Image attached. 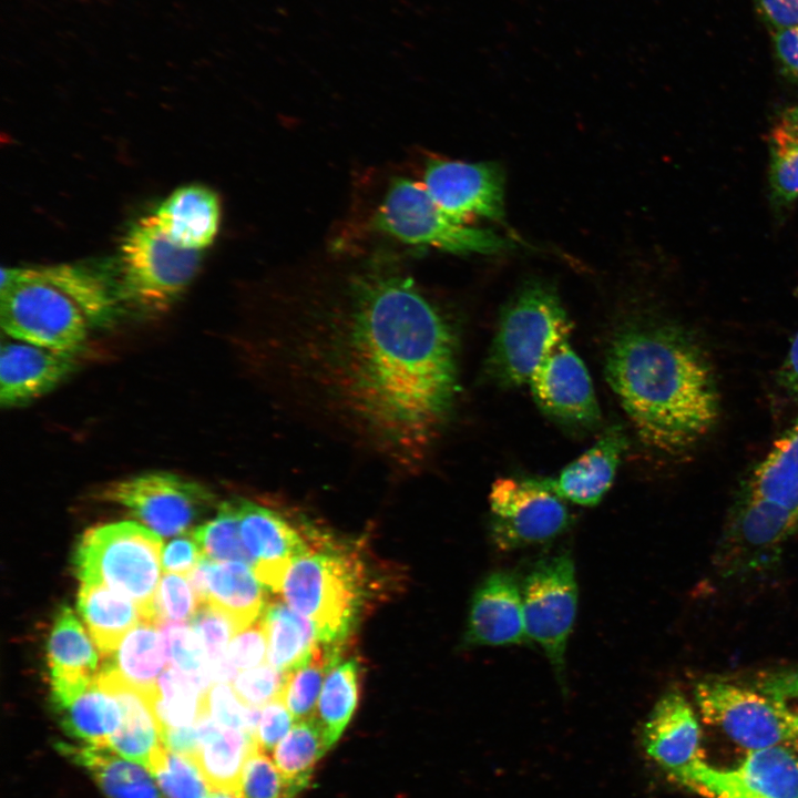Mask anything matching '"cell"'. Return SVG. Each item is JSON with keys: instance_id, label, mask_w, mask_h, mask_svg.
Returning <instances> with one entry per match:
<instances>
[{"instance_id": "6da1fadb", "label": "cell", "mask_w": 798, "mask_h": 798, "mask_svg": "<svg viewBox=\"0 0 798 798\" xmlns=\"http://www.w3.org/2000/svg\"><path fill=\"white\" fill-rule=\"evenodd\" d=\"M275 362L294 387L391 461L418 462L457 392V342L415 282L374 262L329 306L275 335Z\"/></svg>"}, {"instance_id": "7a4b0ae2", "label": "cell", "mask_w": 798, "mask_h": 798, "mask_svg": "<svg viewBox=\"0 0 798 798\" xmlns=\"http://www.w3.org/2000/svg\"><path fill=\"white\" fill-rule=\"evenodd\" d=\"M605 376L642 441L658 451L690 449L717 421L709 357L673 323L640 321L621 329L607 349Z\"/></svg>"}, {"instance_id": "3957f363", "label": "cell", "mask_w": 798, "mask_h": 798, "mask_svg": "<svg viewBox=\"0 0 798 798\" xmlns=\"http://www.w3.org/2000/svg\"><path fill=\"white\" fill-rule=\"evenodd\" d=\"M116 285L85 266L60 264L2 268L0 325L9 337L73 355L90 324L111 319Z\"/></svg>"}, {"instance_id": "277c9868", "label": "cell", "mask_w": 798, "mask_h": 798, "mask_svg": "<svg viewBox=\"0 0 798 798\" xmlns=\"http://www.w3.org/2000/svg\"><path fill=\"white\" fill-rule=\"evenodd\" d=\"M160 534L132 521L89 529L73 554L81 584L101 583L132 600L143 621L156 625L154 600L162 566Z\"/></svg>"}, {"instance_id": "5b68a950", "label": "cell", "mask_w": 798, "mask_h": 798, "mask_svg": "<svg viewBox=\"0 0 798 798\" xmlns=\"http://www.w3.org/2000/svg\"><path fill=\"white\" fill-rule=\"evenodd\" d=\"M278 592L316 625L323 643L341 646L362 605V569L341 551L309 550L290 563Z\"/></svg>"}, {"instance_id": "8992f818", "label": "cell", "mask_w": 798, "mask_h": 798, "mask_svg": "<svg viewBox=\"0 0 798 798\" xmlns=\"http://www.w3.org/2000/svg\"><path fill=\"white\" fill-rule=\"evenodd\" d=\"M570 332L556 291L541 282L523 285L501 313L485 362L488 377L501 387L528 385L552 344Z\"/></svg>"}, {"instance_id": "52a82bcc", "label": "cell", "mask_w": 798, "mask_h": 798, "mask_svg": "<svg viewBox=\"0 0 798 798\" xmlns=\"http://www.w3.org/2000/svg\"><path fill=\"white\" fill-rule=\"evenodd\" d=\"M200 250L183 248L164 233L154 213L140 218L120 247V301L145 313L166 310L193 280Z\"/></svg>"}, {"instance_id": "ba28073f", "label": "cell", "mask_w": 798, "mask_h": 798, "mask_svg": "<svg viewBox=\"0 0 798 798\" xmlns=\"http://www.w3.org/2000/svg\"><path fill=\"white\" fill-rule=\"evenodd\" d=\"M379 229L410 245L456 254H494L509 247L492 231L459 223L448 216L422 184L396 178L376 215Z\"/></svg>"}, {"instance_id": "9c48e42d", "label": "cell", "mask_w": 798, "mask_h": 798, "mask_svg": "<svg viewBox=\"0 0 798 798\" xmlns=\"http://www.w3.org/2000/svg\"><path fill=\"white\" fill-rule=\"evenodd\" d=\"M525 630L539 644L561 685L565 683V649L577 611L573 559L563 551L538 560L521 583Z\"/></svg>"}, {"instance_id": "30bf717a", "label": "cell", "mask_w": 798, "mask_h": 798, "mask_svg": "<svg viewBox=\"0 0 798 798\" xmlns=\"http://www.w3.org/2000/svg\"><path fill=\"white\" fill-rule=\"evenodd\" d=\"M98 498L124 507L163 536L188 532L215 503V495L204 484L167 471L144 472L110 482Z\"/></svg>"}, {"instance_id": "8fae6325", "label": "cell", "mask_w": 798, "mask_h": 798, "mask_svg": "<svg viewBox=\"0 0 798 798\" xmlns=\"http://www.w3.org/2000/svg\"><path fill=\"white\" fill-rule=\"evenodd\" d=\"M489 504L490 536L503 551L551 541L571 524L563 500L538 479H497Z\"/></svg>"}, {"instance_id": "7c38bea8", "label": "cell", "mask_w": 798, "mask_h": 798, "mask_svg": "<svg viewBox=\"0 0 798 798\" xmlns=\"http://www.w3.org/2000/svg\"><path fill=\"white\" fill-rule=\"evenodd\" d=\"M673 780L705 798H798V759L784 745L748 750L727 768L700 757Z\"/></svg>"}, {"instance_id": "4fadbf2b", "label": "cell", "mask_w": 798, "mask_h": 798, "mask_svg": "<svg viewBox=\"0 0 798 798\" xmlns=\"http://www.w3.org/2000/svg\"><path fill=\"white\" fill-rule=\"evenodd\" d=\"M797 526L794 512L743 491L719 543V570L739 576L770 567Z\"/></svg>"}, {"instance_id": "5bb4252c", "label": "cell", "mask_w": 798, "mask_h": 798, "mask_svg": "<svg viewBox=\"0 0 798 798\" xmlns=\"http://www.w3.org/2000/svg\"><path fill=\"white\" fill-rule=\"evenodd\" d=\"M694 697L703 720L747 751L789 744L774 706L754 686L706 678L696 683Z\"/></svg>"}, {"instance_id": "9a60e30c", "label": "cell", "mask_w": 798, "mask_h": 798, "mask_svg": "<svg viewBox=\"0 0 798 798\" xmlns=\"http://www.w3.org/2000/svg\"><path fill=\"white\" fill-rule=\"evenodd\" d=\"M539 408L557 422L589 429L601 419L589 371L570 344L561 336L548 349L529 383Z\"/></svg>"}, {"instance_id": "2e32d148", "label": "cell", "mask_w": 798, "mask_h": 798, "mask_svg": "<svg viewBox=\"0 0 798 798\" xmlns=\"http://www.w3.org/2000/svg\"><path fill=\"white\" fill-rule=\"evenodd\" d=\"M426 191L452 219L470 225L504 215V176L493 163L432 160L423 175Z\"/></svg>"}, {"instance_id": "e0dca14e", "label": "cell", "mask_w": 798, "mask_h": 798, "mask_svg": "<svg viewBox=\"0 0 798 798\" xmlns=\"http://www.w3.org/2000/svg\"><path fill=\"white\" fill-rule=\"evenodd\" d=\"M529 642L518 576L510 571L490 573L472 595L462 646H504Z\"/></svg>"}, {"instance_id": "ac0fdd59", "label": "cell", "mask_w": 798, "mask_h": 798, "mask_svg": "<svg viewBox=\"0 0 798 798\" xmlns=\"http://www.w3.org/2000/svg\"><path fill=\"white\" fill-rule=\"evenodd\" d=\"M237 504L241 534L253 557V571L265 587L278 592L290 563L310 548L280 512L243 499H237Z\"/></svg>"}, {"instance_id": "d6986e66", "label": "cell", "mask_w": 798, "mask_h": 798, "mask_svg": "<svg viewBox=\"0 0 798 798\" xmlns=\"http://www.w3.org/2000/svg\"><path fill=\"white\" fill-rule=\"evenodd\" d=\"M702 730L689 702L678 690L663 694L642 728L645 754L669 778L702 757Z\"/></svg>"}, {"instance_id": "ffe728a7", "label": "cell", "mask_w": 798, "mask_h": 798, "mask_svg": "<svg viewBox=\"0 0 798 798\" xmlns=\"http://www.w3.org/2000/svg\"><path fill=\"white\" fill-rule=\"evenodd\" d=\"M72 355L3 338L0 351V402L24 405L57 387L74 369Z\"/></svg>"}, {"instance_id": "44dd1931", "label": "cell", "mask_w": 798, "mask_h": 798, "mask_svg": "<svg viewBox=\"0 0 798 798\" xmlns=\"http://www.w3.org/2000/svg\"><path fill=\"white\" fill-rule=\"evenodd\" d=\"M187 577L198 604L206 602L223 611L238 631L257 621L267 604L264 585L247 564L204 557Z\"/></svg>"}, {"instance_id": "7402d4cb", "label": "cell", "mask_w": 798, "mask_h": 798, "mask_svg": "<svg viewBox=\"0 0 798 798\" xmlns=\"http://www.w3.org/2000/svg\"><path fill=\"white\" fill-rule=\"evenodd\" d=\"M626 447L622 428L612 426L556 478L538 481L561 499L580 505H595L611 488Z\"/></svg>"}, {"instance_id": "603a6c76", "label": "cell", "mask_w": 798, "mask_h": 798, "mask_svg": "<svg viewBox=\"0 0 798 798\" xmlns=\"http://www.w3.org/2000/svg\"><path fill=\"white\" fill-rule=\"evenodd\" d=\"M96 683L117 699L122 710L121 725L108 746L149 769L154 756L165 746L151 697L126 684L104 664L96 675Z\"/></svg>"}, {"instance_id": "cb8c5ba5", "label": "cell", "mask_w": 798, "mask_h": 798, "mask_svg": "<svg viewBox=\"0 0 798 798\" xmlns=\"http://www.w3.org/2000/svg\"><path fill=\"white\" fill-rule=\"evenodd\" d=\"M51 695L66 697L91 685L98 675L99 656L83 626L68 605L54 617L48 642Z\"/></svg>"}, {"instance_id": "d4e9b609", "label": "cell", "mask_w": 798, "mask_h": 798, "mask_svg": "<svg viewBox=\"0 0 798 798\" xmlns=\"http://www.w3.org/2000/svg\"><path fill=\"white\" fill-rule=\"evenodd\" d=\"M154 215L175 244L201 252L213 243L218 232L221 204L208 187L187 185L168 195Z\"/></svg>"}, {"instance_id": "484cf974", "label": "cell", "mask_w": 798, "mask_h": 798, "mask_svg": "<svg viewBox=\"0 0 798 798\" xmlns=\"http://www.w3.org/2000/svg\"><path fill=\"white\" fill-rule=\"evenodd\" d=\"M57 748L84 768L108 798H162L147 768L109 746L61 741Z\"/></svg>"}, {"instance_id": "4316f807", "label": "cell", "mask_w": 798, "mask_h": 798, "mask_svg": "<svg viewBox=\"0 0 798 798\" xmlns=\"http://www.w3.org/2000/svg\"><path fill=\"white\" fill-rule=\"evenodd\" d=\"M195 725L198 747L194 760L211 790L236 794L245 760L256 745L255 737L217 723L208 712Z\"/></svg>"}, {"instance_id": "83f0119b", "label": "cell", "mask_w": 798, "mask_h": 798, "mask_svg": "<svg viewBox=\"0 0 798 798\" xmlns=\"http://www.w3.org/2000/svg\"><path fill=\"white\" fill-rule=\"evenodd\" d=\"M78 608L104 657L111 655L123 637L143 621L132 600L101 583L81 584Z\"/></svg>"}, {"instance_id": "f1b7e54d", "label": "cell", "mask_w": 798, "mask_h": 798, "mask_svg": "<svg viewBox=\"0 0 798 798\" xmlns=\"http://www.w3.org/2000/svg\"><path fill=\"white\" fill-rule=\"evenodd\" d=\"M62 730L80 744L108 746L122 722L117 699L95 681L68 702L52 706Z\"/></svg>"}, {"instance_id": "f546056e", "label": "cell", "mask_w": 798, "mask_h": 798, "mask_svg": "<svg viewBox=\"0 0 798 798\" xmlns=\"http://www.w3.org/2000/svg\"><path fill=\"white\" fill-rule=\"evenodd\" d=\"M260 620L267 635L269 664L282 672L299 667L321 642L316 625L284 601L267 602Z\"/></svg>"}, {"instance_id": "4dcf8cb0", "label": "cell", "mask_w": 798, "mask_h": 798, "mask_svg": "<svg viewBox=\"0 0 798 798\" xmlns=\"http://www.w3.org/2000/svg\"><path fill=\"white\" fill-rule=\"evenodd\" d=\"M743 491L798 515V420L774 442Z\"/></svg>"}, {"instance_id": "1f68e13d", "label": "cell", "mask_w": 798, "mask_h": 798, "mask_svg": "<svg viewBox=\"0 0 798 798\" xmlns=\"http://www.w3.org/2000/svg\"><path fill=\"white\" fill-rule=\"evenodd\" d=\"M156 625L142 621L121 641L104 665L113 669L126 684L146 694H155L163 673L165 653Z\"/></svg>"}, {"instance_id": "d6a6232c", "label": "cell", "mask_w": 798, "mask_h": 798, "mask_svg": "<svg viewBox=\"0 0 798 798\" xmlns=\"http://www.w3.org/2000/svg\"><path fill=\"white\" fill-rule=\"evenodd\" d=\"M330 747L316 716L298 720L278 743L273 757L279 771L298 794L307 787L314 767Z\"/></svg>"}, {"instance_id": "836d02e7", "label": "cell", "mask_w": 798, "mask_h": 798, "mask_svg": "<svg viewBox=\"0 0 798 798\" xmlns=\"http://www.w3.org/2000/svg\"><path fill=\"white\" fill-rule=\"evenodd\" d=\"M359 665L339 659L328 672L318 700L317 719L330 747L349 723L358 702Z\"/></svg>"}, {"instance_id": "e575fe53", "label": "cell", "mask_w": 798, "mask_h": 798, "mask_svg": "<svg viewBox=\"0 0 798 798\" xmlns=\"http://www.w3.org/2000/svg\"><path fill=\"white\" fill-rule=\"evenodd\" d=\"M151 705L162 734L166 729L193 726L207 713L206 694L173 667L160 675Z\"/></svg>"}, {"instance_id": "d590c367", "label": "cell", "mask_w": 798, "mask_h": 798, "mask_svg": "<svg viewBox=\"0 0 798 798\" xmlns=\"http://www.w3.org/2000/svg\"><path fill=\"white\" fill-rule=\"evenodd\" d=\"M340 649L320 642L304 664L288 672L283 699L296 722L315 716L318 695L329 669L340 659Z\"/></svg>"}, {"instance_id": "8d00e7d4", "label": "cell", "mask_w": 798, "mask_h": 798, "mask_svg": "<svg viewBox=\"0 0 798 798\" xmlns=\"http://www.w3.org/2000/svg\"><path fill=\"white\" fill-rule=\"evenodd\" d=\"M768 152L770 205L781 215L798 201V136L776 123L769 133Z\"/></svg>"}, {"instance_id": "74e56055", "label": "cell", "mask_w": 798, "mask_h": 798, "mask_svg": "<svg viewBox=\"0 0 798 798\" xmlns=\"http://www.w3.org/2000/svg\"><path fill=\"white\" fill-rule=\"evenodd\" d=\"M191 533L206 559L241 562L253 569V557L241 534L237 499L221 503L215 516L191 529Z\"/></svg>"}, {"instance_id": "f35d334b", "label": "cell", "mask_w": 798, "mask_h": 798, "mask_svg": "<svg viewBox=\"0 0 798 798\" xmlns=\"http://www.w3.org/2000/svg\"><path fill=\"white\" fill-rule=\"evenodd\" d=\"M157 627L166 662L186 675L203 694H207L213 682L211 666L193 627L184 621H164Z\"/></svg>"}, {"instance_id": "ab89813d", "label": "cell", "mask_w": 798, "mask_h": 798, "mask_svg": "<svg viewBox=\"0 0 798 798\" xmlns=\"http://www.w3.org/2000/svg\"><path fill=\"white\" fill-rule=\"evenodd\" d=\"M191 626L200 638L211 666L213 681L229 683L237 676L227 658V648L238 632L234 621L217 607L202 602L191 618Z\"/></svg>"}, {"instance_id": "60d3db41", "label": "cell", "mask_w": 798, "mask_h": 798, "mask_svg": "<svg viewBox=\"0 0 798 798\" xmlns=\"http://www.w3.org/2000/svg\"><path fill=\"white\" fill-rule=\"evenodd\" d=\"M149 770L166 798H206L211 792L196 761L165 746L154 756Z\"/></svg>"}, {"instance_id": "b9f144b4", "label": "cell", "mask_w": 798, "mask_h": 798, "mask_svg": "<svg viewBox=\"0 0 798 798\" xmlns=\"http://www.w3.org/2000/svg\"><path fill=\"white\" fill-rule=\"evenodd\" d=\"M236 795L238 798H295L297 792L256 743L245 760Z\"/></svg>"}, {"instance_id": "7bdbcfd3", "label": "cell", "mask_w": 798, "mask_h": 798, "mask_svg": "<svg viewBox=\"0 0 798 798\" xmlns=\"http://www.w3.org/2000/svg\"><path fill=\"white\" fill-rule=\"evenodd\" d=\"M754 687L769 699L786 728L788 743L798 750V668L761 673Z\"/></svg>"}, {"instance_id": "ee69618b", "label": "cell", "mask_w": 798, "mask_h": 798, "mask_svg": "<svg viewBox=\"0 0 798 798\" xmlns=\"http://www.w3.org/2000/svg\"><path fill=\"white\" fill-rule=\"evenodd\" d=\"M198 606L197 595L188 577L177 573H165L154 600L156 626L164 621L192 618Z\"/></svg>"}, {"instance_id": "f6af8a7d", "label": "cell", "mask_w": 798, "mask_h": 798, "mask_svg": "<svg viewBox=\"0 0 798 798\" xmlns=\"http://www.w3.org/2000/svg\"><path fill=\"white\" fill-rule=\"evenodd\" d=\"M208 714L219 724L255 737L258 708L246 705L228 683H216L206 694Z\"/></svg>"}, {"instance_id": "bcb514c9", "label": "cell", "mask_w": 798, "mask_h": 798, "mask_svg": "<svg viewBox=\"0 0 798 798\" xmlns=\"http://www.w3.org/2000/svg\"><path fill=\"white\" fill-rule=\"evenodd\" d=\"M287 674L270 664H262L242 671L235 677L233 688L246 705L260 708L277 697L283 698Z\"/></svg>"}, {"instance_id": "7dc6e473", "label": "cell", "mask_w": 798, "mask_h": 798, "mask_svg": "<svg viewBox=\"0 0 798 798\" xmlns=\"http://www.w3.org/2000/svg\"><path fill=\"white\" fill-rule=\"evenodd\" d=\"M267 655V635L260 617L239 630L227 648V658L236 669L244 671L262 665Z\"/></svg>"}, {"instance_id": "c3c4849f", "label": "cell", "mask_w": 798, "mask_h": 798, "mask_svg": "<svg viewBox=\"0 0 798 798\" xmlns=\"http://www.w3.org/2000/svg\"><path fill=\"white\" fill-rule=\"evenodd\" d=\"M260 708L255 740L264 751L270 753L288 734L295 718L282 697L270 700Z\"/></svg>"}, {"instance_id": "681fc988", "label": "cell", "mask_w": 798, "mask_h": 798, "mask_svg": "<svg viewBox=\"0 0 798 798\" xmlns=\"http://www.w3.org/2000/svg\"><path fill=\"white\" fill-rule=\"evenodd\" d=\"M204 557L190 530L163 549L162 567L166 573L188 575Z\"/></svg>"}, {"instance_id": "f907efd6", "label": "cell", "mask_w": 798, "mask_h": 798, "mask_svg": "<svg viewBox=\"0 0 798 798\" xmlns=\"http://www.w3.org/2000/svg\"><path fill=\"white\" fill-rule=\"evenodd\" d=\"M770 35L780 74L798 85V24L770 32Z\"/></svg>"}, {"instance_id": "816d5d0a", "label": "cell", "mask_w": 798, "mask_h": 798, "mask_svg": "<svg viewBox=\"0 0 798 798\" xmlns=\"http://www.w3.org/2000/svg\"><path fill=\"white\" fill-rule=\"evenodd\" d=\"M763 22L774 32L798 24V0H754Z\"/></svg>"}, {"instance_id": "f5cc1de1", "label": "cell", "mask_w": 798, "mask_h": 798, "mask_svg": "<svg viewBox=\"0 0 798 798\" xmlns=\"http://www.w3.org/2000/svg\"><path fill=\"white\" fill-rule=\"evenodd\" d=\"M778 382L792 398L798 400V334L778 371Z\"/></svg>"}, {"instance_id": "db71d44e", "label": "cell", "mask_w": 798, "mask_h": 798, "mask_svg": "<svg viewBox=\"0 0 798 798\" xmlns=\"http://www.w3.org/2000/svg\"><path fill=\"white\" fill-rule=\"evenodd\" d=\"M778 122L798 136V104L785 109Z\"/></svg>"}, {"instance_id": "11a10c76", "label": "cell", "mask_w": 798, "mask_h": 798, "mask_svg": "<svg viewBox=\"0 0 798 798\" xmlns=\"http://www.w3.org/2000/svg\"><path fill=\"white\" fill-rule=\"evenodd\" d=\"M206 798H238L237 795L228 790H211Z\"/></svg>"}]
</instances>
